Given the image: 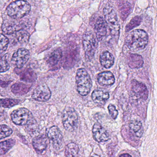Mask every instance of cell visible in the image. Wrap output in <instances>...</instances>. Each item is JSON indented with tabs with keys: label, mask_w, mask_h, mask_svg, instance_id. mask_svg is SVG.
<instances>
[{
	"label": "cell",
	"mask_w": 157,
	"mask_h": 157,
	"mask_svg": "<svg viewBox=\"0 0 157 157\" xmlns=\"http://www.w3.org/2000/svg\"><path fill=\"white\" fill-rule=\"evenodd\" d=\"M22 26L18 22L14 21H5L2 25V31L6 35H11L21 30Z\"/></svg>",
	"instance_id": "15"
},
{
	"label": "cell",
	"mask_w": 157,
	"mask_h": 157,
	"mask_svg": "<svg viewBox=\"0 0 157 157\" xmlns=\"http://www.w3.org/2000/svg\"><path fill=\"white\" fill-rule=\"evenodd\" d=\"M100 61L103 67L106 69H109L114 64V57L110 52L105 51L100 54Z\"/></svg>",
	"instance_id": "19"
},
{
	"label": "cell",
	"mask_w": 157,
	"mask_h": 157,
	"mask_svg": "<svg viewBox=\"0 0 157 157\" xmlns=\"http://www.w3.org/2000/svg\"><path fill=\"white\" fill-rule=\"evenodd\" d=\"M62 57V52L61 49L53 51L48 57L47 62L50 66H55L58 64Z\"/></svg>",
	"instance_id": "20"
},
{
	"label": "cell",
	"mask_w": 157,
	"mask_h": 157,
	"mask_svg": "<svg viewBox=\"0 0 157 157\" xmlns=\"http://www.w3.org/2000/svg\"><path fill=\"white\" fill-rule=\"evenodd\" d=\"M12 121L18 125H26L37 122L31 113L26 108H19L11 113Z\"/></svg>",
	"instance_id": "4"
},
{
	"label": "cell",
	"mask_w": 157,
	"mask_h": 157,
	"mask_svg": "<svg viewBox=\"0 0 157 157\" xmlns=\"http://www.w3.org/2000/svg\"><path fill=\"white\" fill-rule=\"evenodd\" d=\"M49 138L45 135L38 136L32 140L34 149L38 153H41L47 149L49 144Z\"/></svg>",
	"instance_id": "14"
},
{
	"label": "cell",
	"mask_w": 157,
	"mask_h": 157,
	"mask_svg": "<svg viewBox=\"0 0 157 157\" xmlns=\"http://www.w3.org/2000/svg\"><path fill=\"white\" fill-rule=\"evenodd\" d=\"M129 127L131 131L133 132L137 137H141L143 135V129L142 123L140 121H131L129 124Z\"/></svg>",
	"instance_id": "23"
},
{
	"label": "cell",
	"mask_w": 157,
	"mask_h": 157,
	"mask_svg": "<svg viewBox=\"0 0 157 157\" xmlns=\"http://www.w3.org/2000/svg\"><path fill=\"white\" fill-rule=\"evenodd\" d=\"M47 136L51 141L53 147L56 149H60L62 143L63 135L57 126H53L48 129Z\"/></svg>",
	"instance_id": "9"
},
{
	"label": "cell",
	"mask_w": 157,
	"mask_h": 157,
	"mask_svg": "<svg viewBox=\"0 0 157 157\" xmlns=\"http://www.w3.org/2000/svg\"><path fill=\"white\" fill-rule=\"evenodd\" d=\"M103 14L108 27L112 35H119L120 26L118 16L115 10L111 6H107L103 9Z\"/></svg>",
	"instance_id": "7"
},
{
	"label": "cell",
	"mask_w": 157,
	"mask_h": 157,
	"mask_svg": "<svg viewBox=\"0 0 157 157\" xmlns=\"http://www.w3.org/2000/svg\"><path fill=\"white\" fill-rule=\"evenodd\" d=\"M127 62L129 67L132 69H138L143 66V59L139 54H130L127 58Z\"/></svg>",
	"instance_id": "18"
},
{
	"label": "cell",
	"mask_w": 157,
	"mask_h": 157,
	"mask_svg": "<svg viewBox=\"0 0 157 157\" xmlns=\"http://www.w3.org/2000/svg\"><path fill=\"white\" fill-rule=\"evenodd\" d=\"M29 58V52L25 48H19L13 54L12 62L16 68L21 69L27 62Z\"/></svg>",
	"instance_id": "8"
},
{
	"label": "cell",
	"mask_w": 157,
	"mask_h": 157,
	"mask_svg": "<svg viewBox=\"0 0 157 157\" xmlns=\"http://www.w3.org/2000/svg\"><path fill=\"white\" fill-rule=\"evenodd\" d=\"M30 5L26 1L17 0L11 2L6 7L7 14L11 18L19 19L29 13Z\"/></svg>",
	"instance_id": "2"
},
{
	"label": "cell",
	"mask_w": 157,
	"mask_h": 157,
	"mask_svg": "<svg viewBox=\"0 0 157 157\" xmlns=\"http://www.w3.org/2000/svg\"><path fill=\"white\" fill-rule=\"evenodd\" d=\"M62 123L66 131L73 132L77 128L78 117L74 109L70 107L65 108L63 112Z\"/></svg>",
	"instance_id": "5"
},
{
	"label": "cell",
	"mask_w": 157,
	"mask_h": 157,
	"mask_svg": "<svg viewBox=\"0 0 157 157\" xmlns=\"http://www.w3.org/2000/svg\"><path fill=\"white\" fill-rule=\"evenodd\" d=\"M142 21V17H141L138 16L135 17L126 26V28H125V30L126 32L130 31L139 25Z\"/></svg>",
	"instance_id": "26"
},
{
	"label": "cell",
	"mask_w": 157,
	"mask_h": 157,
	"mask_svg": "<svg viewBox=\"0 0 157 157\" xmlns=\"http://www.w3.org/2000/svg\"><path fill=\"white\" fill-rule=\"evenodd\" d=\"M76 80L77 91L80 95H87L91 90L92 83L90 75L84 69L81 68L77 70Z\"/></svg>",
	"instance_id": "3"
},
{
	"label": "cell",
	"mask_w": 157,
	"mask_h": 157,
	"mask_svg": "<svg viewBox=\"0 0 157 157\" xmlns=\"http://www.w3.org/2000/svg\"><path fill=\"white\" fill-rule=\"evenodd\" d=\"M19 101L13 99H1V105L3 108H10L18 104Z\"/></svg>",
	"instance_id": "27"
},
{
	"label": "cell",
	"mask_w": 157,
	"mask_h": 157,
	"mask_svg": "<svg viewBox=\"0 0 157 157\" xmlns=\"http://www.w3.org/2000/svg\"><path fill=\"white\" fill-rule=\"evenodd\" d=\"M108 25L105 18L99 17L97 19L95 25V31L96 37L99 41H101L106 36Z\"/></svg>",
	"instance_id": "12"
},
{
	"label": "cell",
	"mask_w": 157,
	"mask_h": 157,
	"mask_svg": "<svg viewBox=\"0 0 157 157\" xmlns=\"http://www.w3.org/2000/svg\"><path fill=\"white\" fill-rule=\"evenodd\" d=\"M15 144V140L13 139H8L3 142H1L0 144V153L1 155H5L8 152Z\"/></svg>",
	"instance_id": "25"
},
{
	"label": "cell",
	"mask_w": 157,
	"mask_h": 157,
	"mask_svg": "<svg viewBox=\"0 0 157 157\" xmlns=\"http://www.w3.org/2000/svg\"><path fill=\"white\" fill-rule=\"evenodd\" d=\"M119 6L121 17L123 20H125L131 13V6L128 2H124L120 3Z\"/></svg>",
	"instance_id": "24"
},
{
	"label": "cell",
	"mask_w": 157,
	"mask_h": 157,
	"mask_svg": "<svg viewBox=\"0 0 157 157\" xmlns=\"http://www.w3.org/2000/svg\"><path fill=\"white\" fill-rule=\"evenodd\" d=\"M79 147L75 143H71L67 145L65 148V157H78Z\"/></svg>",
	"instance_id": "22"
},
{
	"label": "cell",
	"mask_w": 157,
	"mask_h": 157,
	"mask_svg": "<svg viewBox=\"0 0 157 157\" xmlns=\"http://www.w3.org/2000/svg\"><path fill=\"white\" fill-rule=\"evenodd\" d=\"M90 157H100L98 155H96V154H94V155H92Z\"/></svg>",
	"instance_id": "34"
},
{
	"label": "cell",
	"mask_w": 157,
	"mask_h": 157,
	"mask_svg": "<svg viewBox=\"0 0 157 157\" xmlns=\"http://www.w3.org/2000/svg\"><path fill=\"white\" fill-rule=\"evenodd\" d=\"M97 80L99 84L101 86H111L114 84L115 78L111 72H103L98 75Z\"/></svg>",
	"instance_id": "16"
},
{
	"label": "cell",
	"mask_w": 157,
	"mask_h": 157,
	"mask_svg": "<svg viewBox=\"0 0 157 157\" xmlns=\"http://www.w3.org/2000/svg\"><path fill=\"white\" fill-rule=\"evenodd\" d=\"M8 43H9V40L6 36L1 34V52H4L6 50V48L8 47Z\"/></svg>",
	"instance_id": "31"
},
{
	"label": "cell",
	"mask_w": 157,
	"mask_h": 157,
	"mask_svg": "<svg viewBox=\"0 0 157 157\" xmlns=\"http://www.w3.org/2000/svg\"><path fill=\"white\" fill-rule=\"evenodd\" d=\"M119 157H132L129 154H123V155H121Z\"/></svg>",
	"instance_id": "33"
},
{
	"label": "cell",
	"mask_w": 157,
	"mask_h": 157,
	"mask_svg": "<svg viewBox=\"0 0 157 157\" xmlns=\"http://www.w3.org/2000/svg\"><path fill=\"white\" fill-rule=\"evenodd\" d=\"M7 55L1 57V72L6 71L9 69V64L7 60Z\"/></svg>",
	"instance_id": "30"
},
{
	"label": "cell",
	"mask_w": 157,
	"mask_h": 157,
	"mask_svg": "<svg viewBox=\"0 0 157 157\" xmlns=\"http://www.w3.org/2000/svg\"><path fill=\"white\" fill-rule=\"evenodd\" d=\"M11 88L12 92L15 95H22L29 91L30 86L23 83H16L13 85Z\"/></svg>",
	"instance_id": "21"
},
{
	"label": "cell",
	"mask_w": 157,
	"mask_h": 157,
	"mask_svg": "<svg viewBox=\"0 0 157 157\" xmlns=\"http://www.w3.org/2000/svg\"><path fill=\"white\" fill-rule=\"evenodd\" d=\"M125 43L132 51L143 49L148 42L147 33L142 29H135L128 34L125 38Z\"/></svg>",
	"instance_id": "1"
},
{
	"label": "cell",
	"mask_w": 157,
	"mask_h": 157,
	"mask_svg": "<svg viewBox=\"0 0 157 157\" xmlns=\"http://www.w3.org/2000/svg\"><path fill=\"white\" fill-rule=\"evenodd\" d=\"M16 33L17 38L20 43H25L27 42L29 39V34L27 32L21 29Z\"/></svg>",
	"instance_id": "29"
},
{
	"label": "cell",
	"mask_w": 157,
	"mask_h": 157,
	"mask_svg": "<svg viewBox=\"0 0 157 157\" xmlns=\"http://www.w3.org/2000/svg\"><path fill=\"white\" fill-rule=\"evenodd\" d=\"M51 92L49 87L45 84L38 86L33 91L32 97L35 100L46 101L50 98Z\"/></svg>",
	"instance_id": "10"
},
{
	"label": "cell",
	"mask_w": 157,
	"mask_h": 157,
	"mask_svg": "<svg viewBox=\"0 0 157 157\" xmlns=\"http://www.w3.org/2000/svg\"><path fill=\"white\" fill-rule=\"evenodd\" d=\"M13 133V130L5 124H2L1 125V134L0 138L3 139L7 136H10Z\"/></svg>",
	"instance_id": "28"
},
{
	"label": "cell",
	"mask_w": 157,
	"mask_h": 157,
	"mask_svg": "<svg viewBox=\"0 0 157 157\" xmlns=\"http://www.w3.org/2000/svg\"><path fill=\"white\" fill-rule=\"evenodd\" d=\"M109 98L108 92L104 89H96L92 94V98L94 102L98 104L104 103Z\"/></svg>",
	"instance_id": "17"
},
{
	"label": "cell",
	"mask_w": 157,
	"mask_h": 157,
	"mask_svg": "<svg viewBox=\"0 0 157 157\" xmlns=\"http://www.w3.org/2000/svg\"><path fill=\"white\" fill-rule=\"evenodd\" d=\"M93 137L99 143L107 142L109 139V135L105 128L100 124L96 123L94 124L92 129Z\"/></svg>",
	"instance_id": "13"
},
{
	"label": "cell",
	"mask_w": 157,
	"mask_h": 157,
	"mask_svg": "<svg viewBox=\"0 0 157 157\" xmlns=\"http://www.w3.org/2000/svg\"><path fill=\"white\" fill-rule=\"evenodd\" d=\"M108 108L109 112L112 118L115 120L117 118L118 113H119L118 110L116 109L115 106L112 104H110Z\"/></svg>",
	"instance_id": "32"
},
{
	"label": "cell",
	"mask_w": 157,
	"mask_h": 157,
	"mask_svg": "<svg viewBox=\"0 0 157 157\" xmlns=\"http://www.w3.org/2000/svg\"><path fill=\"white\" fill-rule=\"evenodd\" d=\"M131 85L132 91L137 98L143 100H146L147 98L148 91L144 84L134 79L132 80Z\"/></svg>",
	"instance_id": "11"
},
{
	"label": "cell",
	"mask_w": 157,
	"mask_h": 157,
	"mask_svg": "<svg viewBox=\"0 0 157 157\" xmlns=\"http://www.w3.org/2000/svg\"><path fill=\"white\" fill-rule=\"evenodd\" d=\"M83 48L87 60H91L95 55L98 43L96 36L92 32H87L83 36Z\"/></svg>",
	"instance_id": "6"
}]
</instances>
